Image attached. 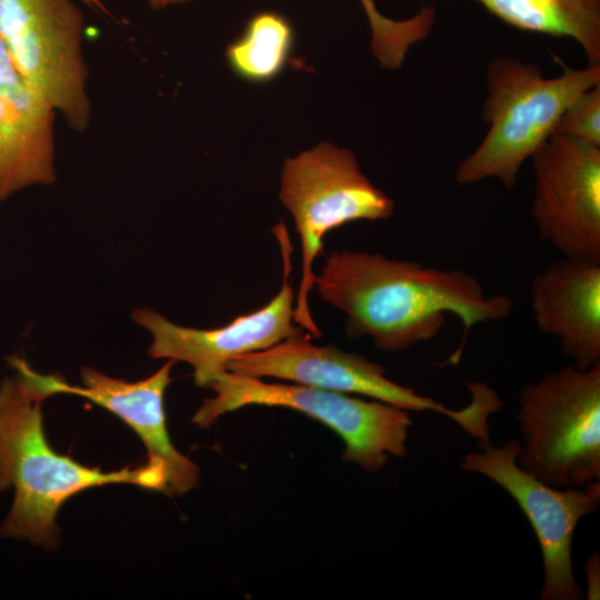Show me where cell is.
Returning a JSON list of instances; mask_svg holds the SVG:
<instances>
[{"label": "cell", "instance_id": "cell-12", "mask_svg": "<svg viewBox=\"0 0 600 600\" xmlns=\"http://www.w3.org/2000/svg\"><path fill=\"white\" fill-rule=\"evenodd\" d=\"M174 360L168 361L150 377L127 381L108 377L90 367L81 371L82 386L66 382L57 374H41L18 356L9 359L17 376L43 401L57 393L89 399L124 421L142 440L148 461L159 466L166 476V494H183L199 482L198 467L179 452L169 436L164 392Z\"/></svg>", "mask_w": 600, "mask_h": 600}, {"label": "cell", "instance_id": "cell-4", "mask_svg": "<svg viewBox=\"0 0 600 600\" xmlns=\"http://www.w3.org/2000/svg\"><path fill=\"white\" fill-rule=\"evenodd\" d=\"M518 401L523 470L560 489L600 480V362L549 372Z\"/></svg>", "mask_w": 600, "mask_h": 600}, {"label": "cell", "instance_id": "cell-17", "mask_svg": "<svg viewBox=\"0 0 600 600\" xmlns=\"http://www.w3.org/2000/svg\"><path fill=\"white\" fill-rule=\"evenodd\" d=\"M371 28V50L381 67L398 69L413 44L430 33L437 12L424 7L404 20H393L381 14L373 0H360Z\"/></svg>", "mask_w": 600, "mask_h": 600}, {"label": "cell", "instance_id": "cell-20", "mask_svg": "<svg viewBox=\"0 0 600 600\" xmlns=\"http://www.w3.org/2000/svg\"><path fill=\"white\" fill-rule=\"evenodd\" d=\"M189 0H148L149 6L154 10L164 9L171 4H183Z\"/></svg>", "mask_w": 600, "mask_h": 600}, {"label": "cell", "instance_id": "cell-8", "mask_svg": "<svg viewBox=\"0 0 600 600\" xmlns=\"http://www.w3.org/2000/svg\"><path fill=\"white\" fill-rule=\"evenodd\" d=\"M310 334L284 339L267 349L232 358L227 371L277 378L324 390L360 394L407 411H432L447 416L477 439L488 431L489 408L472 396L462 409H450L430 397L401 386L386 376V369L366 357L334 344L317 346Z\"/></svg>", "mask_w": 600, "mask_h": 600}, {"label": "cell", "instance_id": "cell-13", "mask_svg": "<svg viewBox=\"0 0 600 600\" xmlns=\"http://www.w3.org/2000/svg\"><path fill=\"white\" fill-rule=\"evenodd\" d=\"M56 114L0 41V202L27 187L54 182Z\"/></svg>", "mask_w": 600, "mask_h": 600}, {"label": "cell", "instance_id": "cell-14", "mask_svg": "<svg viewBox=\"0 0 600 600\" xmlns=\"http://www.w3.org/2000/svg\"><path fill=\"white\" fill-rule=\"evenodd\" d=\"M537 328L554 338L572 364L600 362V261L562 257L530 286Z\"/></svg>", "mask_w": 600, "mask_h": 600}, {"label": "cell", "instance_id": "cell-10", "mask_svg": "<svg viewBox=\"0 0 600 600\" xmlns=\"http://www.w3.org/2000/svg\"><path fill=\"white\" fill-rule=\"evenodd\" d=\"M273 232L283 260V281L276 297L259 310L238 316L230 323L209 330L181 327L151 309H136L133 320L152 334L148 350L152 358L189 363L196 384L209 387L227 371L232 358L306 334L293 321L296 299L290 282L292 246L282 220Z\"/></svg>", "mask_w": 600, "mask_h": 600}, {"label": "cell", "instance_id": "cell-7", "mask_svg": "<svg viewBox=\"0 0 600 600\" xmlns=\"http://www.w3.org/2000/svg\"><path fill=\"white\" fill-rule=\"evenodd\" d=\"M83 27L72 0H0V41L11 61L77 132L91 120Z\"/></svg>", "mask_w": 600, "mask_h": 600}, {"label": "cell", "instance_id": "cell-19", "mask_svg": "<svg viewBox=\"0 0 600 600\" xmlns=\"http://www.w3.org/2000/svg\"><path fill=\"white\" fill-rule=\"evenodd\" d=\"M583 571L587 579V598L598 600L600 598V558L597 552L586 560Z\"/></svg>", "mask_w": 600, "mask_h": 600}, {"label": "cell", "instance_id": "cell-1", "mask_svg": "<svg viewBox=\"0 0 600 600\" xmlns=\"http://www.w3.org/2000/svg\"><path fill=\"white\" fill-rule=\"evenodd\" d=\"M313 287L346 314L349 337H368L384 351L433 339L448 313L460 320L464 342L476 324L506 319L512 310L508 296L486 294L479 280L464 271L364 251L331 252Z\"/></svg>", "mask_w": 600, "mask_h": 600}, {"label": "cell", "instance_id": "cell-21", "mask_svg": "<svg viewBox=\"0 0 600 600\" xmlns=\"http://www.w3.org/2000/svg\"><path fill=\"white\" fill-rule=\"evenodd\" d=\"M81 1L84 2L86 4H88L91 8H96V9H99L101 11L108 12L106 7L103 6V3L100 0H81Z\"/></svg>", "mask_w": 600, "mask_h": 600}, {"label": "cell", "instance_id": "cell-18", "mask_svg": "<svg viewBox=\"0 0 600 600\" xmlns=\"http://www.w3.org/2000/svg\"><path fill=\"white\" fill-rule=\"evenodd\" d=\"M553 134L600 147V83L582 92L566 109Z\"/></svg>", "mask_w": 600, "mask_h": 600}, {"label": "cell", "instance_id": "cell-3", "mask_svg": "<svg viewBox=\"0 0 600 600\" xmlns=\"http://www.w3.org/2000/svg\"><path fill=\"white\" fill-rule=\"evenodd\" d=\"M600 83V64L563 66L547 78L537 64L499 56L487 67V98L482 117L488 123L479 146L457 167L459 184L497 179L516 186L522 164L553 134L566 109L586 90Z\"/></svg>", "mask_w": 600, "mask_h": 600}, {"label": "cell", "instance_id": "cell-15", "mask_svg": "<svg viewBox=\"0 0 600 600\" xmlns=\"http://www.w3.org/2000/svg\"><path fill=\"white\" fill-rule=\"evenodd\" d=\"M517 29L568 37L600 64V0H473Z\"/></svg>", "mask_w": 600, "mask_h": 600}, {"label": "cell", "instance_id": "cell-11", "mask_svg": "<svg viewBox=\"0 0 600 600\" xmlns=\"http://www.w3.org/2000/svg\"><path fill=\"white\" fill-rule=\"evenodd\" d=\"M530 160L540 238L562 257L600 261V147L552 134Z\"/></svg>", "mask_w": 600, "mask_h": 600}, {"label": "cell", "instance_id": "cell-9", "mask_svg": "<svg viewBox=\"0 0 600 600\" xmlns=\"http://www.w3.org/2000/svg\"><path fill=\"white\" fill-rule=\"evenodd\" d=\"M480 451L467 453L460 467L503 488L528 519L540 546L544 578L542 600H579L583 596L572 567V539L579 521L600 502V480L582 488L551 487L518 463L519 440L500 447L479 441Z\"/></svg>", "mask_w": 600, "mask_h": 600}, {"label": "cell", "instance_id": "cell-6", "mask_svg": "<svg viewBox=\"0 0 600 600\" xmlns=\"http://www.w3.org/2000/svg\"><path fill=\"white\" fill-rule=\"evenodd\" d=\"M192 422L208 428L220 416L248 406L289 408L320 421L343 441V460L376 472L389 456L407 453L412 420L407 410L376 399H362L299 383L266 382L261 378L226 371L210 386Z\"/></svg>", "mask_w": 600, "mask_h": 600}, {"label": "cell", "instance_id": "cell-2", "mask_svg": "<svg viewBox=\"0 0 600 600\" xmlns=\"http://www.w3.org/2000/svg\"><path fill=\"white\" fill-rule=\"evenodd\" d=\"M42 402L18 376L0 383V492H14L0 536L52 549L59 538L57 514L81 491L129 483L166 493L163 470L149 461L103 471L54 451L44 434Z\"/></svg>", "mask_w": 600, "mask_h": 600}, {"label": "cell", "instance_id": "cell-5", "mask_svg": "<svg viewBox=\"0 0 600 600\" xmlns=\"http://www.w3.org/2000/svg\"><path fill=\"white\" fill-rule=\"evenodd\" d=\"M280 200L294 220L301 243V279L293 321L313 338L322 336L313 320L309 294L314 286V260L324 236L346 223L386 220L393 200L362 173L354 153L329 142L286 158L280 177Z\"/></svg>", "mask_w": 600, "mask_h": 600}, {"label": "cell", "instance_id": "cell-16", "mask_svg": "<svg viewBox=\"0 0 600 600\" xmlns=\"http://www.w3.org/2000/svg\"><path fill=\"white\" fill-rule=\"evenodd\" d=\"M296 46V30L280 12L254 13L241 33L226 47V60L239 79L254 84L269 83L287 69Z\"/></svg>", "mask_w": 600, "mask_h": 600}]
</instances>
